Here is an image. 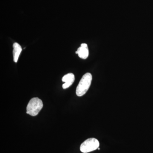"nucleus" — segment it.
Segmentation results:
<instances>
[{"instance_id":"nucleus-2","label":"nucleus","mask_w":153,"mask_h":153,"mask_svg":"<svg viewBox=\"0 0 153 153\" xmlns=\"http://www.w3.org/2000/svg\"><path fill=\"white\" fill-rule=\"evenodd\" d=\"M43 107V102L38 97L31 99L27 107V114L32 116L37 115Z\"/></svg>"},{"instance_id":"nucleus-6","label":"nucleus","mask_w":153,"mask_h":153,"mask_svg":"<svg viewBox=\"0 0 153 153\" xmlns=\"http://www.w3.org/2000/svg\"><path fill=\"white\" fill-rule=\"evenodd\" d=\"M13 56L14 62L17 63L20 54L22 52V48L21 45L18 43H15L13 44Z\"/></svg>"},{"instance_id":"nucleus-3","label":"nucleus","mask_w":153,"mask_h":153,"mask_svg":"<svg viewBox=\"0 0 153 153\" xmlns=\"http://www.w3.org/2000/svg\"><path fill=\"white\" fill-rule=\"evenodd\" d=\"M100 146L99 141L94 138H91L85 140L81 144L80 150L83 153L90 152L98 149Z\"/></svg>"},{"instance_id":"nucleus-1","label":"nucleus","mask_w":153,"mask_h":153,"mask_svg":"<svg viewBox=\"0 0 153 153\" xmlns=\"http://www.w3.org/2000/svg\"><path fill=\"white\" fill-rule=\"evenodd\" d=\"M92 76L90 73H86L83 75L76 87V94L78 97L84 95L90 87Z\"/></svg>"},{"instance_id":"nucleus-5","label":"nucleus","mask_w":153,"mask_h":153,"mask_svg":"<svg viewBox=\"0 0 153 153\" xmlns=\"http://www.w3.org/2000/svg\"><path fill=\"white\" fill-rule=\"evenodd\" d=\"M75 79L74 74L73 73H69L63 76L62 80L65 83L62 85L63 89H66L70 86L74 82Z\"/></svg>"},{"instance_id":"nucleus-4","label":"nucleus","mask_w":153,"mask_h":153,"mask_svg":"<svg viewBox=\"0 0 153 153\" xmlns=\"http://www.w3.org/2000/svg\"><path fill=\"white\" fill-rule=\"evenodd\" d=\"M75 53L77 54L81 59H86L89 55V51L87 44L85 43L81 44V46L78 48Z\"/></svg>"}]
</instances>
